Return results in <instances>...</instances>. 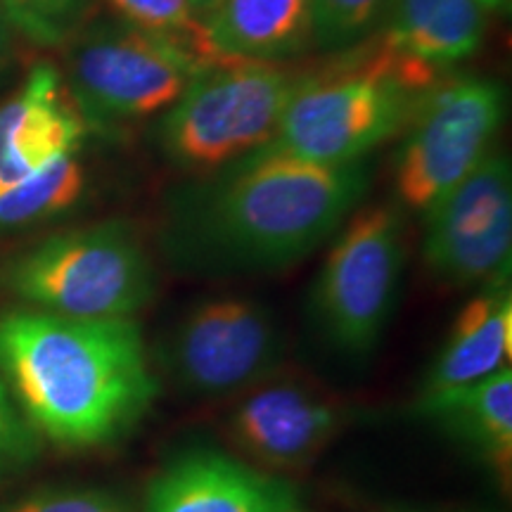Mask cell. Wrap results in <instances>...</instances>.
Listing matches in <instances>:
<instances>
[{
  "instance_id": "obj_1",
  "label": "cell",
  "mask_w": 512,
  "mask_h": 512,
  "mask_svg": "<svg viewBox=\"0 0 512 512\" xmlns=\"http://www.w3.org/2000/svg\"><path fill=\"white\" fill-rule=\"evenodd\" d=\"M368 188L366 162L325 166L254 150L171 190L159 245L190 275L283 271L330 240Z\"/></svg>"
},
{
  "instance_id": "obj_2",
  "label": "cell",
  "mask_w": 512,
  "mask_h": 512,
  "mask_svg": "<svg viewBox=\"0 0 512 512\" xmlns=\"http://www.w3.org/2000/svg\"><path fill=\"white\" fill-rule=\"evenodd\" d=\"M0 377L36 434L62 448L124 439L159 396L133 318L0 313Z\"/></svg>"
},
{
  "instance_id": "obj_3",
  "label": "cell",
  "mask_w": 512,
  "mask_h": 512,
  "mask_svg": "<svg viewBox=\"0 0 512 512\" xmlns=\"http://www.w3.org/2000/svg\"><path fill=\"white\" fill-rule=\"evenodd\" d=\"M441 81L370 34L323 69L302 72L278 131L259 150L325 166L363 162L406 131Z\"/></svg>"
},
{
  "instance_id": "obj_4",
  "label": "cell",
  "mask_w": 512,
  "mask_h": 512,
  "mask_svg": "<svg viewBox=\"0 0 512 512\" xmlns=\"http://www.w3.org/2000/svg\"><path fill=\"white\" fill-rule=\"evenodd\" d=\"M0 290L29 309L133 318L155 299L157 271L126 221L64 230L0 261Z\"/></svg>"
},
{
  "instance_id": "obj_5",
  "label": "cell",
  "mask_w": 512,
  "mask_h": 512,
  "mask_svg": "<svg viewBox=\"0 0 512 512\" xmlns=\"http://www.w3.org/2000/svg\"><path fill=\"white\" fill-rule=\"evenodd\" d=\"M219 60L202 22L178 34L100 24L74 36L64 86L88 128H114L171 107Z\"/></svg>"
},
{
  "instance_id": "obj_6",
  "label": "cell",
  "mask_w": 512,
  "mask_h": 512,
  "mask_svg": "<svg viewBox=\"0 0 512 512\" xmlns=\"http://www.w3.org/2000/svg\"><path fill=\"white\" fill-rule=\"evenodd\" d=\"M302 72L285 64L219 60L192 76L157 124L159 150L185 169H221L275 136Z\"/></svg>"
},
{
  "instance_id": "obj_7",
  "label": "cell",
  "mask_w": 512,
  "mask_h": 512,
  "mask_svg": "<svg viewBox=\"0 0 512 512\" xmlns=\"http://www.w3.org/2000/svg\"><path fill=\"white\" fill-rule=\"evenodd\" d=\"M406 240L396 204H368L342 223L311 292L320 337L344 356H368L380 344L399 294Z\"/></svg>"
},
{
  "instance_id": "obj_8",
  "label": "cell",
  "mask_w": 512,
  "mask_h": 512,
  "mask_svg": "<svg viewBox=\"0 0 512 512\" xmlns=\"http://www.w3.org/2000/svg\"><path fill=\"white\" fill-rule=\"evenodd\" d=\"M505 119V88L467 76L446 79L427 95L394 162L401 207L427 214L491 152Z\"/></svg>"
},
{
  "instance_id": "obj_9",
  "label": "cell",
  "mask_w": 512,
  "mask_h": 512,
  "mask_svg": "<svg viewBox=\"0 0 512 512\" xmlns=\"http://www.w3.org/2000/svg\"><path fill=\"white\" fill-rule=\"evenodd\" d=\"M285 337L268 306L252 297H211L195 304L162 342L159 366L195 399H223L278 373Z\"/></svg>"
},
{
  "instance_id": "obj_10",
  "label": "cell",
  "mask_w": 512,
  "mask_h": 512,
  "mask_svg": "<svg viewBox=\"0 0 512 512\" xmlns=\"http://www.w3.org/2000/svg\"><path fill=\"white\" fill-rule=\"evenodd\" d=\"M422 216V264L437 283L463 290L510 273V157L489 152L458 188Z\"/></svg>"
},
{
  "instance_id": "obj_11",
  "label": "cell",
  "mask_w": 512,
  "mask_h": 512,
  "mask_svg": "<svg viewBox=\"0 0 512 512\" xmlns=\"http://www.w3.org/2000/svg\"><path fill=\"white\" fill-rule=\"evenodd\" d=\"M226 420L240 453L268 470L292 472L311 465L347 422V411L302 380L268 377L240 394Z\"/></svg>"
},
{
  "instance_id": "obj_12",
  "label": "cell",
  "mask_w": 512,
  "mask_h": 512,
  "mask_svg": "<svg viewBox=\"0 0 512 512\" xmlns=\"http://www.w3.org/2000/svg\"><path fill=\"white\" fill-rule=\"evenodd\" d=\"M143 512H302L294 484L228 453L195 448L147 489Z\"/></svg>"
},
{
  "instance_id": "obj_13",
  "label": "cell",
  "mask_w": 512,
  "mask_h": 512,
  "mask_svg": "<svg viewBox=\"0 0 512 512\" xmlns=\"http://www.w3.org/2000/svg\"><path fill=\"white\" fill-rule=\"evenodd\" d=\"M88 126L76 112L62 74L41 62L0 105V192L67 152H79Z\"/></svg>"
},
{
  "instance_id": "obj_14",
  "label": "cell",
  "mask_w": 512,
  "mask_h": 512,
  "mask_svg": "<svg viewBox=\"0 0 512 512\" xmlns=\"http://www.w3.org/2000/svg\"><path fill=\"white\" fill-rule=\"evenodd\" d=\"M484 34L486 12L479 0H396L373 36L403 60L446 76L477 53Z\"/></svg>"
},
{
  "instance_id": "obj_15",
  "label": "cell",
  "mask_w": 512,
  "mask_h": 512,
  "mask_svg": "<svg viewBox=\"0 0 512 512\" xmlns=\"http://www.w3.org/2000/svg\"><path fill=\"white\" fill-rule=\"evenodd\" d=\"M512 354V294L508 273L489 280L472 297L434 358L425 389L470 384L508 368Z\"/></svg>"
},
{
  "instance_id": "obj_16",
  "label": "cell",
  "mask_w": 512,
  "mask_h": 512,
  "mask_svg": "<svg viewBox=\"0 0 512 512\" xmlns=\"http://www.w3.org/2000/svg\"><path fill=\"white\" fill-rule=\"evenodd\" d=\"M202 24L226 60L285 64L313 46L311 0H223Z\"/></svg>"
},
{
  "instance_id": "obj_17",
  "label": "cell",
  "mask_w": 512,
  "mask_h": 512,
  "mask_svg": "<svg viewBox=\"0 0 512 512\" xmlns=\"http://www.w3.org/2000/svg\"><path fill=\"white\" fill-rule=\"evenodd\" d=\"M418 415L448 437L489 460L501 475H510L512 460V373L510 368L458 387L425 389Z\"/></svg>"
},
{
  "instance_id": "obj_18",
  "label": "cell",
  "mask_w": 512,
  "mask_h": 512,
  "mask_svg": "<svg viewBox=\"0 0 512 512\" xmlns=\"http://www.w3.org/2000/svg\"><path fill=\"white\" fill-rule=\"evenodd\" d=\"M86 190V169L79 152H67L0 192V230L27 228L55 219L81 200Z\"/></svg>"
},
{
  "instance_id": "obj_19",
  "label": "cell",
  "mask_w": 512,
  "mask_h": 512,
  "mask_svg": "<svg viewBox=\"0 0 512 512\" xmlns=\"http://www.w3.org/2000/svg\"><path fill=\"white\" fill-rule=\"evenodd\" d=\"M91 0H0V15L12 31L43 48L64 46L81 34Z\"/></svg>"
},
{
  "instance_id": "obj_20",
  "label": "cell",
  "mask_w": 512,
  "mask_h": 512,
  "mask_svg": "<svg viewBox=\"0 0 512 512\" xmlns=\"http://www.w3.org/2000/svg\"><path fill=\"white\" fill-rule=\"evenodd\" d=\"M396 0H311L313 43L323 50H347L375 34Z\"/></svg>"
},
{
  "instance_id": "obj_21",
  "label": "cell",
  "mask_w": 512,
  "mask_h": 512,
  "mask_svg": "<svg viewBox=\"0 0 512 512\" xmlns=\"http://www.w3.org/2000/svg\"><path fill=\"white\" fill-rule=\"evenodd\" d=\"M0 512H133L124 496L95 486H43L0 503Z\"/></svg>"
},
{
  "instance_id": "obj_22",
  "label": "cell",
  "mask_w": 512,
  "mask_h": 512,
  "mask_svg": "<svg viewBox=\"0 0 512 512\" xmlns=\"http://www.w3.org/2000/svg\"><path fill=\"white\" fill-rule=\"evenodd\" d=\"M105 3L124 24L155 34H178L200 22L192 15L190 0H105Z\"/></svg>"
},
{
  "instance_id": "obj_23",
  "label": "cell",
  "mask_w": 512,
  "mask_h": 512,
  "mask_svg": "<svg viewBox=\"0 0 512 512\" xmlns=\"http://www.w3.org/2000/svg\"><path fill=\"white\" fill-rule=\"evenodd\" d=\"M36 451L38 441L34 427L19 411L8 384L0 377V470L29 463Z\"/></svg>"
},
{
  "instance_id": "obj_24",
  "label": "cell",
  "mask_w": 512,
  "mask_h": 512,
  "mask_svg": "<svg viewBox=\"0 0 512 512\" xmlns=\"http://www.w3.org/2000/svg\"><path fill=\"white\" fill-rule=\"evenodd\" d=\"M12 53V27L8 24V19L0 15V72L8 64Z\"/></svg>"
},
{
  "instance_id": "obj_25",
  "label": "cell",
  "mask_w": 512,
  "mask_h": 512,
  "mask_svg": "<svg viewBox=\"0 0 512 512\" xmlns=\"http://www.w3.org/2000/svg\"><path fill=\"white\" fill-rule=\"evenodd\" d=\"M221 5L223 0H190L192 15H195V19H200V22H204L209 15H214Z\"/></svg>"
},
{
  "instance_id": "obj_26",
  "label": "cell",
  "mask_w": 512,
  "mask_h": 512,
  "mask_svg": "<svg viewBox=\"0 0 512 512\" xmlns=\"http://www.w3.org/2000/svg\"><path fill=\"white\" fill-rule=\"evenodd\" d=\"M479 5H482L486 15H489V12H505V15H508L512 0H479Z\"/></svg>"
}]
</instances>
